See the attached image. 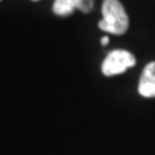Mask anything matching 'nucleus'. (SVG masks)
Segmentation results:
<instances>
[{
	"label": "nucleus",
	"mask_w": 155,
	"mask_h": 155,
	"mask_svg": "<svg viewBox=\"0 0 155 155\" xmlns=\"http://www.w3.org/2000/svg\"><path fill=\"white\" fill-rule=\"evenodd\" d=\"M102 16L104 18L98 22V27L102 31L113 35H123L127 32L129 18L119 0H104Z\"/></svg>",
	"instance_id": "1"
},
{
	"label": "nucleus",
	"mask_w": 155,
	"mask_h": 155,
	"mask_svg": "<svg viewBox=\"0 0 155 155\" xmlns=\"http://www.w3.org/2000/svg\"><path fill=\"white\" fill-rule=\"evenodd\" d=\"M136 65V57L128 51L116 49L109 53L102 64V72L106 76H114L125 72Z\"/></svg>",
	"instance_id": "2"
},
{
	"label": "nucleus",
	"mask_w": 155,
	"mask_h": 155,
	"mask_svg": "<svg viewBox=\"0 0 155 155\" xmlns=\"http://www.w3.org/2000/svg\"><path fill=\"white\" fill-rule=\"evenodd\" d=\"M138 93L146 98L155 97V61L145 66L140 78Z\"/></svg>",
	"instance_id": "3"
},
{
	"label": "nucleus",
	"mask_w": 155,
	"mask_h": 155,
	"mask_svg": "<svg viewBox=\"0 0 155 155\" xmlns=\"http://www.w3.org/2000/svg\"><path fill=\"white\" fill-rule=\"evenodd\" d=\"M76 5H78V0H54L53 12L57 16L66 17V16H70L75 11Z\"/></svg>",
	"instance_id": "4"
},
{
	"label": "nucleus",
	"mask_w": 155,
	"mask_h": 155,
	"mask_svg": "<svg viewBox=\"0 0 155 155\" xmlns=\"http://www.w3.org/2000/svg\"><path fill=\"white\" fill-rule=\"evenodd\" d=\"M93 8V0H78L76 9H80L81 12L88 13Z\"/></svg>",
	"instance_id": "5"
},
{
	"label": "nucleus",
	"mask_w": 155,
	"mask_h": 155,
	"mask_svg": "<svg viewBox=\"0 0 155 155\" xmlns=\"http://www.w3.org/2000/svg\"><path fill=\"white\" fill-rule=\"evenodd\" d=\"M101 44H102V45H107L109 44V38L107 36H104L102 39H101Z\"/></svg>",
	"instance_id": "6"
},
{
	"label": "nucleus",
	"mask_w": 155,
	"mask_h": 155,
	"mask_svg": "<svg viewBox=\"0 0 155 155\" xmlns=\"http://www.w3.org/2000/svg\"><path fill=\"white\" fill-rule=\"evenodd\" d=\"M32 2H38V0H32Z\"/></svg>",
	"instance_id": "7"
}]
</instances>
